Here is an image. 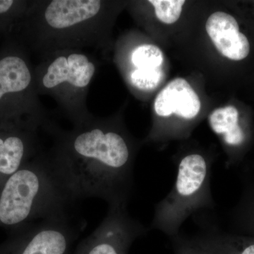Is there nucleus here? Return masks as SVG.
Here are the masks:
<instances>
[{"instance_id":"1","label":"nucleus","mask_w":254,"mask_h":254,"mask_svg":"<svg viewBox=\"0 0 254 254\" xmlns=\"http://www.w3.org/2000/svg\"><path fill=\"white\" fill-rule=\"evenodd\" d=\"M53 149L76 200L100 198L110 207H127L134 190L133 149L128 138L93 117L63 131L49 123Z\"/></svg>"},{"instance_id":"2","label":"nucleus","mask_w":254,"mask_h":254,"mask_svg":"<svg viewBox=\"0 0 254 254\" xmlns=\"http://www.w3.org/2000/svg\"><path fill=\"white\" fill-rule=\"evenodd\" d=\"M108 6L103 0H31L10 36L41 58L60 50L103 48Z\"/></svg>"},{"instance_id":"3","label":"nucleus","mask_w":254,"mask_h":254,"mask_svg":"<svg viewBox=\"0 0 254 254\" xmlns=\"http://www.w3.org/2000/svg\"><path fill=\"white\" fill-rule=\"evenodd\" d=\"M75 201L53 149L41 150L0 186V227L26 226L66 211Z\"/></svg>"},{"instance_id":"4","label":"nucleus","mask_w":254,"mask_h":254,"mask_svg":"<svg viewBox=\"0 0 254 254\" xmlns=\"http://www.w3.org/2000/svg\"><path fill=\"white\" fill-rule=\"evenodd\" d=\"M97 68L96 58L82 50L50 53L34 67L37 93L52 97L73 126L86 123L94 117L87 108V95Z\"/></svg>"},{"instance_id":"5","label":"nucleus","mask_w":254,"mask_h":254,"mask_svg":"<svg viewBox=\"0 0 254 254\" xmlns=\"http://www.w3.org/2000/svg\"><path fill=\"white\" fill-rule=\"evenodd\" d=\"M211 167V161L198 152L187 153L178 160L176 180L168 194L155 205L150 229L170 239L180 233L182 225L191 215L215 211Z\"/></svg>"},{"instance_id":"6","label":"nucleus","mask_w":254,"mask_h":254,"mask_svg":"<svg viewBox=\"0 0 254 254\" xmlns=\"http://www.w3.org/2000/svg\"><path fill=\"white\" fill-rule=\"evenodd\" d=\"M31 53L9 36L0 45V125L36 123L45 125L46 110L34 82Z\"/></svg>"},{"instance_id":"7","label":"nucleus","mask_w":254,"mask_h":254,"mask_svg":"<svg viewBox=\"0 0 254 254\" xmlns=\"http://www.w3.org/2000/svg\"><path fill=\"white\" fill-rule=\"evenodd\" d=\"M78 234L66 210L11 230L0 254H68Z\"/></svg>"},{"instance_id":"8","label":"nucleus","mask_w":254,"mask_h":254,"mask_svg":"<svg viewBox=\"0 0 254 254\" xmlns=\"http://www.w3.org/2000/svg\"><path fill=\"white\" fill-rule=\"evenodd\" d=\"M148 230L130 216L127 207H110L103 221L82 241L74 254H128L132 244Z\"/></svg>"},{"instance_id":"9","label":"nucleus","mask_w":254,"mask_h":254,"mask_svg":"<svg viewBox=\"0 0 254 254\" xmlns=\"http://www.w3.org/2000/svg\"><path fill=\"white\" fill-rule=\"evenodd\" d=\"M43 127L36 123L0 125V186L41 151L39 128Z\"/></svg>"},{"instance_id":"10","label":"nucleus","mask_w":254,"mask_h":254,"mask_svg":"<svg viewBox=\"0 0 254 254\" xmlns=\"http://www.w3.org/2000/svg\"><path fill=\"white\" fill-rule=\"evenodd\" d=\"M193 215L200 230L192 237L197 245L210 254H254V237L225 231L209 221L207 211Z\"/></svg>"},{"instance_id":"11","label":"nucleus","mask_w":254,"mask_h":254,"mask_svg":"<svg viewBox=\"0 0 254 254\" xmlns=\"http://www.w3.org/2000/svg\"><path fill=\"white\" fill-rule=\"evenodd\" d=\"M207 33L217 50L223 56L232 60H242L248 56L250 43L240 32L237 20L225 12L213 13L205 24Z\"/></svg>"},{"instance_id":"12","label":"nucleus","mask_w":254,"mask_h":254,"mask_svg":"<svg viewBox=\"0 0 254 254\" xmlns=\"http://www.w3.org/2000/svg\"><path fill=\"white\" fill-rule=\"evenodd\" d=\"M154 108L158 116L168 118L175 114L179 118L190 120L196 118L199 113L200 101L186 80L177 78L157 95Z\"/></svg>"},{"instance_id":"13","label":"nucleus","mask_w":254,"mask_h":254,"mask_svg":"<svg viewBox=\"0 0 254 254\" xmlns=\"http://www.w3.org/2000/svg\"><path fill=\"white\" fill-rule=\"evenodd\" d=\"M208 122L214 133L231 150L242 149L248 141V133L240 123L238 110L232 105L214 110L209 115Z\"/></svg>"},{"instance_id":"14","label":"nucleus","mask_w":254,"mask_h":254,"mask_svg":"<svg viewBox=\"0 0 254 254\" xmlns=\"http://www.w3.org/2000/svg\"><path fill=\"white\" fill-rule=\"evenodd\" d=\"M242 190L238 203L227 215L230 231L254 237V180L242 173Z\"/></svg>"},{"instance_id":"15","label":"nucleus","mask_w":254,"mask_h":254,"mask_svg":"<svg viewBox=\"0 0 254 254\" xmlns=\"http://www.w3.org/2000/svg\"><path fill=\"white\" fill-rule=\"evenodd\" d=\"M129 69L127 71V81L147 73L161 70L164 62L163 52L152 44L138 45L129 53Z\"/></svg>"},{"instance_id":"16","label":"nucleus","mask_w":254,"mask_h":254,"mask_svg":"<svg viewBox=\"0 0 254 254\" xmlns=\"http://www.w3.org/2000/svg\"><path fill=\"white\" fill-rule=\"evenodd\" d=\"M31 3V0H0V37L2 39L11 36Z\"/></svg>"},{"instance_id":"17","label":"nucleus","mask_w":254,"mask_h":254,"mask_svg":"<svg viewBox=\"0 0 254 254\" xmlns=\"http://www.w3.org/2000/svg\"><path fill=\"white\" fill-rule=\"evenodd\" d=\"M155 8V15L161 22L172 24L176 22L181 16L184 0H150Z\"/></svg>"},{"instance_id":"18","label":"nucleus","mask_w":254,"mask_h":254,"mask_svg":"<svg viewBox=\"0 0 254 254\" xmlns=\"http://www.w3.org/2000/svg\"><path fill=\"white\" fill-rule=\"evenodd\" d=\"M175 254H210L197 245L191 237L179 234L170 238Z\"/></svg>"},{"instance_id":"19","label":"nucleus","mask_w":254,"mask_h":254,"mask_svg":"<svg viewBox=\"0 0 254 254\" xmlns=\"http://www.w3.org/2000/svg\"><path fill=\"white\" fill-rule=\"evenodd\" d=\"M245 173L247 174V175H250V176L252 177V178H253L254 180V171L245 172Z\"/></svg>"}]
</instances>
